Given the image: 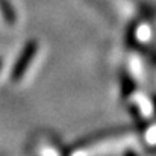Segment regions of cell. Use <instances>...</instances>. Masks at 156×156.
Instances as JSON below:
<instances>
[{
	"label": "cell",
	"mask_w": 156,
	"mask_h": 156,
	"mask_svg": "<svg viewBox=\"0 0 156 156\" xmlns=\"http://www.w3.org/2000/svg\"><path fill=\"white\" fill-rule=\"evenodd\" d=\"M37 52H38V44H37V41H29V43L24 46L23 52H21L18 61H17V64L14 65V70H12V79H14V80L18 82V80H21V79L24 77V74L27 73V70H29V67H30V64H32V61H34Z\"/></svg>",
	"instance_id": "obj_1"
},
{
	"label": "cell",
	"mask_w": 156,
	"mask_h": 156,
	"mask_svg": "<svg viewBox=\"0 0 156 156\" xmlns=\"http://www.w3.org/2000/svg\"><path fill=\"white\" fill-rule=\"evenodd\" d=\"M0 11H2L5 20L9 24H15L17 23V14H15L12 5L9 3V0H0Z\"/></svg>",
	"instance_id": "obj_2"
},
{
	"label": "cell",
	"mask_w": 156,
	"mask_h": 156,
	"mask_svg": "<svg viewBox=\"0 0 156 156\" xmlns=\"http://www.w3.org/2000/svg\"><path fill=\"white\" fill-rule=\"evenodd\" d=\"M0 68H2V61H0Z\"/></svg>",
	"instance_id": "obj_3"
}]
</instances>
